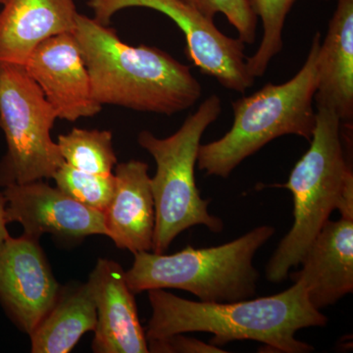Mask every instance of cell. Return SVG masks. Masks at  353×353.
Wrapping results in <instances>:
<instances>
[{
  "label": "cell",
  "mask_w": 353,
  "mask_h": 353,
  "mask_svg": "<svg viewBox=\"0 0 353 353\" xmlns=\"http://www.w3.org/2000/svg\"><path fill=\"white\" fill-rule=\"evenodd\" d=\"M152 316L145 330L146 340L175 334L208 333L211 345L236 341H254L277 352L307 353L314 347L296 339L299 330L325 327L328 318L309 301L303 283L274 296L234 303H203L150 290Z\"/></svg>",
  "instance_id": "cell-1"
},
{
  "label": "cell",
  "mask_w": 353,
  "mask_h": 353,
  "mask_svg": "<svg viewBox=\"0 0 353 353\" xmlns=\"http://www.w3.org/2000/svg\"><path fill=\"white\" fill-rule=\"evenodd\" d=\"M73 34L101 105L170 116L201 99V85L190 67L164 50L129 46L112 28L83 14L77 17Z\"/></svg>",
  "instance_id": "cell-2"
},
{
  "label": "cell",
  "mask_w": 353,
  "mask_h": 353,
  "mask_svg": "<svg viewBox=\"0 0 353 353\" xmlns=\"http://www.w3.org/2000/svg\"><path fill=\"white\" fill-rule=\"evenodd\" d=\"M321 34L316 32L303 68L281 85L267 83L256 92L233 102L230 131L212 143L201 145L199 170L228 178L246 158L280 137L294 134L310 141L314 132L316 58Z\"/></svg>",
  "instance_id": "cell-3"
},
{
  "label": "cell",
  "mask_w": 353,
  "mask_h": 353,
  "mask_svg": "<svg viewBox=\"0 0 353 353\" xmlns=\"http://www.w3.org/2000/svg\"><path fill=\"white\" fill-rule=\"evenodd\" d=\"M274 234L273 227L264 225L212 248L188 246L170 255L134 253V264L125 271L128 287L134 294L150 290H187L203 303L252 299L259 279L252 260Z\"/></svg>",
  "instance_id": "cell-4"
},
{
  "label": "cell",
  "mask_w": 353,
  "mask_h": 353,
  "mask_svg": "<svg viewBox=\"0 0 353 353\" xmlns=\"http://www.w3.org/2000/svg\"><path fill=\"white\" fill-rule=\"evenodd\" d=\"M341 121L334 111L317 109L310 148L294 167L285 188L294 196V224L268 262L267 280L281 283L303 261L330 215L338 209L343 187L353 176L341 141Z\"/></svg>",
  "instance_id": "cell-5"
},
{
  "label": "cell",
  "mask_w": 353,
  "mask_h": 353,
  "mask_svg": "<svg viewBox=\"0 0 353 353\" xmlns=\"http://www.w3.org/2000/svg\"><path fill=\"white\" fill-rule=\"evenodd\" d=\"M221 111V99L212 94L168 138H157L150 131L139 132V145L154 158L157 166L150 178L155 206L152 252H166L190 227L202 225L213 233L224 229L222 220L209 213L210 201L201 196L194 176L202 136Z\"/></svg>",
  "instance_id": "cell-6"
},
{
  "label": "cell",
  "mask_w": 353,
  "mask_h": 353,
  "mask_svg": "<svg viewBox=\"0 0 353 353\" xmlns=\"http://www.w3.org/2000/svg\"><path fill=\"white\" fill-rule=\"evenodd\" d=\"M54 109L22 65L0 66V128L7 150L0 161V185L52 179L64 163L51 130Z\"/></svg>",
  "instance_id": "cell-7"
},
{
  "label": "cell",
  "mask_w": 353,
  "mask_h": 353,
  "mask_svg": "<svg viewBox=\"0 0 353 353\" xmlns=\"http://www.w3.org/2000/svg\"><path fill=\"white\" fill-rule=\"evenodd\" d=\"M94 19L109 26L118 11L145 7L165 14L182 30L187 41L185 54L201 73L213 77L227 90L245 94L255 79L248 71L245 44L230 38L185 0H88Z\"/></svg>",
  "instance_id": "cell-8"
},
{
  "label": "cell",
  "mask_w": 353,
  "mask_h": 353,
  "mask_svg": "<svg viewBox=\"0 0 353 353\" xmlns=\"http://www.w3.org/2000/svg\"><path fill=\"white\" fill-rule=\"evenodd\" d=\"M60 289L39 240L23 234L0 248V303L14 324L31 334L57 301Z\"/></svg>",
  "instance_id": "cell-9"
},
{
  "label": "cell",
  "mask_w": 353,
  "mask_h": 353,
  "mask_svg": "<svg viewBox=\"0 0 353 353\" xmlns=\"http://www.w3.org/2000/svg\"><path fill=\"white\" fill-rule=\"evenodd\" d=\"M26 71L43 92L58 119L68 122L101 112L83 53L73 32L46 39L28 58Z\"/></svg>",
  "instance_id": "cell-10"
},
{
  "label": "cell",
  "mask_w": 353,
  "mask_h": 353,
  "mask_svg": "<svg viewBox=\"0 0 353 353\" xmlns=\"http://www.w3.org/2000/svg\"><path fill=\"white\" fill-rule=\"evenodd\" d=\"M2 192L6 199L7 223H19L30 238L39 240L46 234L65 239L108 236L103 212L83 205L41 181L8 185Z\"/></svg>",
  "instance_id": "cell-11"
},
{
  "label": "cell",
  "mask_w": 353,
  "mask_h": 353,
  "mask_svg": "<svg viewBox=\"0 0 353 353\" xmlns=\"http://www.w3.org/2000/svg\"><path fill=\"white\" fill-rule=\"evenodd\" d=\"M88 284L94 296L97 322L92 341L97 353H148L134 294L117 262L99 259Z\"/></svg>",
  "instance_id": "cell-12"
},
{
  "label": "cell",
  "mask_w": 353,
  "mask_h": 353,
  "mask_svg": "<svg viewBox=\"0 0 353 353\" xmlns=\"http://www.w3.org/2000/svg\"><path fill=\"white\" fill-rule=\"evenodd\" d=\"M292 274L303 283L309 301L318 310L333 305L353 290V220H328Z\"/></svg>",
  "instance_id": "cell-13"
},
{
  "label": "cell",
  "mask_w": 353,
  "mask_h": 353,
  "mask_svg": "<svg viewBox=\"0 0 353 353\" xmlns=\"http://www.w3.org/2000/svg\"><path fill=\"white\" fill-rule=\"evenodd\" d=\"M0 11V66L22 65L37 46L57 34L74 32V0H3Z\"/></svg>",
  "instance_id": "cell-14"
},
{
  "label": "cell",
  "mask_w": 353,
  "mask_h": 353,
  "mask_svg": "<svg viewBox=\"0 0 353 353\" xmlns=\"http://www.w3.org/2000/svg\"><path fill=\"white\" fill-rule=\"evenodd\" d=\"M114 170L115 192L103 212L108 236L118 248L132 254L152 252L155 206L148 165L130 160L117 163Z\"/></svg>",
  "instance_id": "cell-15"
},
{
  "label": "cell",
  "mask_w": 353,
  "mask_h": 353,
  "mask_svg": "<svg viewBox=\"0 0 353 353\" xmlns=\"http://www.w3.org/2000/svg\"><path fill=\"white\" fill-rule=\"evenodd\" d=\"M317 109L334 111L341 123L353 119V0H338L316 58Z\"/></svg>",
  "instance_id": "cell-16"
},
{
  "label": "cell",
  "mask_w": 353,
  "mask_h": 353,
  "mask_svg": "<svg viewBox=\"0 0 353 353\" xmlns=\"http://www.w3.org/2000/svg\"><path fill=\"white\" fill-rule=\"evenodd\" d=\"M97 315L88 283L60 289L54 305L30 334L32 353H68L81 338L94 332Z\"/></svg>",
  "instance_id": "cell-17"
},
{
  "label": "cell",
  "mask_w": 353,
  "mask_h": 353,
  "mask_svg": "<svg viewBox=\"0 0 353 353\" xmlns=\"http://www.w3.org/2000/svg\"><path fill=\"white\" fill-rule=\"evenodd\" d=\"M65 163L92 174H112L117 165L112 132L74 128L57 141Z\"/></svg>",
  "instance_id": "cell-18"
},
{
  "label": "cell",
  "mask_w": 353,
  "mask_h": 353,
  "mask_svg": "<svg viewBox=\"0 0 353 353\" xmlns=\"http://www.w3.org/2000/svg\"><path fill=\"white\" fill-rule=\"evenodd\" d=\"M296 0H250L253 12L262 21L263 36L256 52L246 57L248 73L253 78L264 75L269 64L283 50V29Z\"/></svg>",
  "instance_id": "cell-19"
},
{
  "label": "cell",
  "mask_w": 353,
  "mask_h": 353,
  "mask_svg": "<svg viewBox=\"0 0 353 353\" xmlns=\"http://www.w3.org/2000/svg\"><path fill=\"white\" fill-rule=\"evenodd\" d=\"M57 189L88 208L104 212L112 201L116 180L114 174H92L78 170L67 163L52 176Z\"/></svg>",
  "instance_id": "cell-20"
},
{
  "label": "cell",
  "mask_w": 353,
  "mask_h": 353,
  "mask_svg": "<svg viewBox=\"0 0 353 353\" xmlns=\"http://www.w3.org/2000/svg\"><path fill=\"white\" fill-rule=\"evenodd\" d=\"M210 19L221 13L239 32L243 43H254L259 18L253 12L250 0H185Z\"/></svg>",
  "instance_id": "cell-21"
},
{
  "label": "cell",
  "mask_w": 353,
  "mask_h": 353,
  "mask_svg": "<svg viewBox=\"0 0 353 353\" xmlns=\"http://www.w3.org/2000/svg\"><path fill=\"white\" fill-rule=\"evenodd\" d=\"M148 352L153 353H223L217 345L206 343L183 334L148 341Z\"/></svg>",
  "instance_id": "cell-22"
},
{
  "label": "cell",
  "mask_w": 353,
  "mask_h": 353,
  "mask_svg": "<svg viewBox=\"0 0 353 353\" xmlns=\"http://www.w3.org/2000/svg\"><path fill=\"white\" fill-rule=\"evenodd\" d=\"M6 219V199L3 196V192H0V248L3 245L4 241L10 236L7 231Z\"/></svg>",
  "instance_id": "cell-23"
},
{
  "label": "cell",
  "mask_w": 353,
  "mask_h": 353,
  "mask_svg": "<svg viewBox=\"0 0 353 353\" xmlns=\"http://www.w3.org/2000/svg\"><path fill=\"white\" fill-rule=\"evenodd\" d=\"M2 2H3V0H0V3L2 4Z\"/></svg>",
  "instance_id": "cell-24"
},
{
  "label": "cell",
  "mask_w": 353,
  "mask_h": 353,
  "mask_svg": "<svg viewBox=\"0 0 353 353\" xmlns=\"http://www.w3.org/2000/svg\"><path fill=\"white\" fill-rule=\"evenodd\" d=\"M325 1H330V0H325Z\"/></svg>",
  "instance_id": "cell-25"
}]
</instances>
